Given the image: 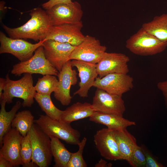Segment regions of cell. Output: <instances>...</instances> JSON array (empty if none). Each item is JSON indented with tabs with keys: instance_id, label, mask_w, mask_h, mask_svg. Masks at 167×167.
Listing matches in <instances>:
<instances>
[{
	"instance_id": "5",
	"label": "cell",
	"mask_w": 167,
	"mask_h": 167,
	"mask_svg": "<svg viewBox=\"0 0 167 167\" xmlns=\"http://www.w3.org/2000/svg\"><path fill=\"white\" fill-rule=\"evenodd\" d=\"M32 143V161L39 167H48L52 162L50 138L35 123L28 133Z\"/></svg>"
},
{
	"instance_id": "1",
	"label": "cell",
	"mask_w": 167,
	"mask_h": 167,
	"mask_svg": "<svg viewBox=\"0 0 167 167\" xmlns=\"http://www.w3.org/2000/svg\"><path fill=\"white\" fill-rule=\"evenodd\" d=\"M29 15L30 19L17 28H10L2 24L3 28L10 37L31 39L36 41L45 39L52 26L46 11L37 7L32 9Z\"/></svg>"
},
{
	"instance_id": "15",
	"label": "cell",
	"mask_w": 167,
	"mask_h": 167,
	"mask_svg": "<svg viewBox=\"0 0 167 167\" xmlns=\"http://www.w3.org/2000/svg\"><path fill=\"white\" fill-rule=\"evenodd\" d=\"M130 60L129 57L124 54L106 52L96 64L99 77L102 78L112 73L128 74L129 71L128 63Z\"/></svg>"
},
{
	"instance_id": "13",
	"label": "cell",
	"mask_w": 167,
	"mask_h": 167,
	"mask_svg": "<svg viewBox=\"0 0 167 167\" xmlns=\"http://www.w3.org/2000/svg\"><path fill=\"white\" fill-rule=\"evenodd\" d=\"M71 60L68 61L64 65L57 76L58 85L54 92L55 98L63 105L67 106L71 103L72 97L70 95V89L72 85H75L78 79L77 72L73 69Z\"/></svg>"
},
{
	"instance_id": "34",
	"label": "cell",
	"mask_w": 167,
	"mask_h": 167,
	"mask_svg": "<svg viewBox=\"0 0 167 167\" xmlns=\"http://www.w3.org/2000/svg\"><path fill=\"white\" fill-rule=\"evenodd\" d=\"M12 164L7 159L0 156V167H13Z\"/></svg>"
},
{
	"instance_id": "27",
	"label": "cell",
	"mask_w": 167,
	"mask_h": 167,
	"mask_svg": "<svg viewBox=\"0 0 167 167\" xmlns=\"http://www.w3.org/2000/svg\"><path fill=\"white\" fill-rule=\"evenodd\" d=\"M55 76L47 75L39 78L34 86L36 92L42 95H51L52 92H55L58 83V79Z\"/></svg>"
},
{
	"instance_id": "36",
	"label": "cell",
	"mask_w": 167,
	"mask_h": 167,
	"mask_svg": "<svg viewBox=\"0 0 167 167\" xmlns=\"http://www.w3.org/2000/svg\"><path fill=\"white\" fill-rule=\"evenodd\" d=\"M6 79L2 78H0V97L2 95V91L4 90L5 86Z\"/></svg>"
},
{
	"instance_id": "10",
	"label": "cell",
	"mask_w": 167,
	"mask_h": 167,
	"mask_svg": "<svg viewBox=\"0 0 167 167\" xmlns=\"http://www.w3.org/2000/svg\"><path fill=\"white\" fill-rule=\"evenodd\" d=\"M134 79L127 74L112 73L97 77L93 86L109 93L122 96L134 87Z\"/></svg>"
},
{
	"instance_id": "16",
	"label": "cell",
	"mask_w": 167,
	"mask_h": 167,
	"mask_svg": "<svg viewBox=\"0 0 167 167\" xmlns=\"http://www.w3.org/2000/svg\"><path fill=\"white\" fill-rule=\"evenodd\" d=\"M94 142L101 155L105 159L122 160L113 130L106 128L97 131L94 136Z\"/></svg>"
},
{
	"instance_id": "32",
	"label": "cell",
	"mask_w": 167,
	"mask_h": 167,
	"mask_svg": "<svg viewBox=\"0 0 167 167\" xmlns=\"http://www.w3.org/2000/svg\"><path fill=\"white\" fill-rule=\"evenodd\" d=\"M72 2L71 0H49L43 3L42 6L46 10L49 9L59 3H69Z\"/></svg>"
},
{
	"instance_id": "6",
	"label": "cell",
	"mask_w": 167,
	"mask_h": 167,
	"mask_svg": "<svg viewBox=\"0 0 167 167\" xmlns=\"http://www.w3.org/2000/svg\"><path fill=\"white\" fill-rule=\"evenodd\" d=\"M59 72L46 58L43 46L38 47L28 60L14 65L11 71V74L16 76L25 73L57 76Z\"/></svg>"
},
{
	"instance_id": "8",
	"label": "cell",
	"mask_w": 167,
	"mask_h": 167,
	"mask_svg": "<svg viewBox=\"0 0 167 167\" xmlns=\"http://www.w3.org/2000/svg\"><path fill=\"white\" fill-rule=\"evenodd\" d=\"M107 47L95 37L87 35L76 46L69 57V60H76L97 64L106 52Z\"/></svg>"
},
{
	"instance_id": "28",
	"label": "cell",
	"mask_w": 167,
	"mask_h": 167,
	"mask_svg": "<svg viewBox=\"0 0 167 167\" xmlns=\"http://www.w3.org/2000/svg\"><path fill=\"white\" fill-rule=\"evenodd\" d=\"M32 149L28 133L23 136L21 143L20 155L23 167H35L37 165L32 161Z\"/></svg>"
},
{
	"instance_id": "35",
	"label": "cell",
	"mask_w": 167,
	"mask_h": 167,
	"mask_svg": "<svg viewBox=\"0 0 167 167\" xmlns=\"http://www.w3.org/2000/svg\"><path fill=\"white\" fill-rule=\"evenodd\" d=\"M112 164L111 163H108L105 160L101 159L95 165V167H111Z\"/></svg>"
},
{
	"instance_id": "4",
	"label": "cell",
	"mask_w": 167,
	"mask_h": 167,
	"mask_svg": "<svg viewBox=\"0 0 167 167\" xmlns=\"http://www.w3.org/2000/svg\"><path fill=\"white\" fill-rule=\"evenodd\" d=\"M34 123L50 138L55 137L73 145H78L80 141V132L73 128L69 123L53 119L44 115H40L38 119L34 120Z\"/></svg>"
},
{
	"instance_id": "2",
	"label": "cell",
	"mask_w": 167,
	"mask_h": 167,
	"mask_svg": "<svg viewBox=\"0 0 167 167\" xmlns=\"http://www.w3.org/2000/svg\"><path fill=\"white\" fill-rule=\"evenodd\" d=\"M32 74L25 73L20 79H11L7 73L6 76L5 86L0 100H5L8 104L13 102L14 97L23 99L22 106L31 107L34 102V99L36 93L33 85Z\"/></svg>"
},
{
	"instance_id": "3",
	"label": "cell",
	"mask_w": 167,
	"mask_h": 167,
	"mask_svg": "<svg viewBox=\"0 0 167 167\" xmlns=\"http://www.w3.org/2000/svg\"><path fill=\"white\" fill-rule=\"evenodd\" d=\"M126 43V47L131 52L142 56L161 53L167 47V42L160 40L142 27L131 36Z\"/></svg>"
},
{
	"instance_id": "11",
	"label": "cell",
	"mask_w": 167,
	"mask_h": 167,
	"mask_svg": "<svg viewBox=\"0 0 167 167\" xmlns=\"http://www.w3.org/2000/svg\"><path fill=\"white\" fill-rule=\"evenodd\" d=\"M92 104L95 111L120 116H123L126 109L122 96L97 88Z\"/></svg>"
},
{
	"instance_id": "18",
	"label": "cell",
	"mask_w": 167,
	"mask_h": 167,
	"mask_svg": "<svg viewBox=\"0 0 167 167\" xmlns=\"http://www.w3.org/2000/svg\"><path fill=\"white\" fill-rule=\"evenodd\" d=\"M72 67H76L79 72L80 81L79 83V88L74 93L79 96L88 97V91L93 86L95 80L98 75L96 64L76 60L71 61Z\"/></svg>"
},
{
	"instance_id": "21",
	"label": "cell",
	"mask_w": 167,
	"mask_h": 167,
	"mask_svg": "<svg viewBox=\"0 0 167 167\" xmlns=\"http://www.w3.org/2000/svg\"><path fill=\"white\" fill-rule=\"evenodd\" d=\"M113 132L122 159L128 162L137 145L136 139L126 128L114 130Z\"/></svg>"
},
{
	"instance_id": "23",
	"label": "cell",
	"mask_w": 167,
	"mask_h": 167,
	"mask_svg": "<svg viewBox=\"0 0 167 167\" xmlns=\"http://www.w3.org/2000/svg\"><path fill=\"white\" fill-rule=\"evenodd\" d=\"M6 101L0 100L1 109L0 111V146L1 147L2 138L5 134L11 127L12 122L21 105L20 102L17 101L11 109L8 112L6 110Z\"/></svg>"
},
{
	"instance_id": "29",
	"label": "cell",
	"mask_w": 167,
	"mask_h": 167,
	"mask_svg": "<svg viewBox=\"0 0 167 167\" xmlns=\"http://www.w3.org/2000/svg\"><path fill=\"white\" fill-rule=\"evenodd\" d=\"M87 141L84 137L78 144L79 149L75 152L72 153L71 158L66 167H86L87 163L84 159L83 153Z\"/></svg>"
},
{
	"instance_id": "31",
	"label": "cell",
	"mask_w": 167,
	"mask_h": 167,
	"mask_svg": "<svg viewBox=\"0 0 167 167\" xmlns=\"http://www.w3.org/2000/svg\"><path fill=\"white\" fill-rule=\"evenodd\" d=\"M141 147L145 156L146 167H163L162 165L156 160L144 146L142 145Z\"/></svg>"
},
{
	"instance_id": "14",
	"label": "cell",
	"mask_w": 167,
	"mask_h": 167,
	"mask_svg": "<svg viewBox=\"0 0 167 167\" xmlns=\"http://www.w3.org/2000/svg\"><path fill=\"white\" fill-rule=\"evenodd\" d=\"M83 27L82 21L75 24L52 26L45 40H52L77 46L85 37L81 31Z\"/></svg>"
},
{
	"instance_id": "9",
	"label": "cell",
	"mask_w": 167,
	"mask_h": 167,
	"mask_svg": "<svg viewBox=\"0 0 167 167\" xmlns=\"http://www.w3.org/2000/svg\"><path fill=\"white\" fill-rule=\"evenodd\" d=\"M46 11L52 26L79 23L83 14L81 5L76 1L58 4Z\"/></svg>"
},
{
	"instance_id": "12",
	"label": "cell",
	"mask_w": 167,
	"mask_h": 167,
	"mask_svg": "<svg viewBox=\"0 0 167 167\" xmlns=\"http://www.w3.org/2000/svg\"><path fill=\"white\" fill-rule=\"evenodd\" d=\"M46 58L59 72L61 71L76 46L52 40H45L43 45Z\"/></svg>"
},
{
	"instance_id": "17",
	"label": "cell",
	"mask_w": 167,
	"mask_h": 167,
	"mask_svg": "<svg viewBox=\"0 0 167 167\" xmlns=\"http://www.w3.org/2000/svg\"><path fill=\"white\" fill-rule=\"evenodd\" d=\"M23 137L16 129L11 127L2 138L0 156L10 161L13 167L19 166L23 164L20 155Z\"/></svg>"
},
{
	"instance_id": "33",
	"label": "cell",
	"mask_w": 167,
	"mask_h": 167,
	"mask_svg": "<svg viewBox=\"0 0 167 167\" xmlns=\"http://www.w3.org/2000/svg\"><path fill=\"white\" fill-rule=\"evenodd\" d=\"M157 87L162 92L164 97L165 106L167 108V80L158 82Z\"/></svg>"
},
{
	"instance_id": "26",
	"label": "cell",
	"mask_w": 167,
	"mask_h": 167,
	"mask_svg": "<svg viewBox=\"0 0 167 167\" xmlns=\"http://www.w3.org/2000/svg\"><path fill=\"white\" fill-rule=\"evenodd\" d=\"M34 99L46 115L53 119L61 120L63 111L59 109L54 105L50 95L36 93Z\"/></svg>"
},
{
	"instance_id": "30",
	"label": "cell",
	"mask_w": 167,
	"mask_h": 167,
	"mask_svg": "<svg viewBox=\"0 0 167 167\" xmlns=\"http://www.w3.org/2000/svg\"><path fill=\"white\" fill-rule=\"evenodd\" d=\"M128 162L133 167H146L145 156L141 146H136Z\"/></svg>"
},
{
	"instance_id": "25",
	"label": "cell",
	"mask_w": 167,
	"mask_h": 167,
	"mask_svg": "<svg viewBox=\"0 0 167 167\" xmlns=\"http://www.w3.org/2000/svg\"><path fill=\"white\" fill-rule=\"evenodd\" d=\"M34 117L29 110L17 112L12 122L11 126L16 129L23 136L27 135L34 123Z\"/></svg>"
},
{
	"instance_id": "22",
	"label": "cell",
	"mask_w": 167,
	"mask_h": 167,
	"mask_svg": "<svg viewBox=\"0 0 167 167\" xmlns=\"http://www.w3.org/2000/svg\"><path fill=\"white\" fill-rule=\"evenodd\" d=\"M142 27L160 40L167 42V13L155 16L151 21L143 24Z\"/></svg>"
},
{
	"instance_id": "20",
	"label": "cell",
	"mask_w": 167,
	"mask_h": 167,
	"mask_svg": "<svg viewBox=\"0 0 167 167\" xmlns=\"http://www.w3.org/2000/svg\"><path fill=\"white\" fill-rule=\"evenodd\" d=\"M95 112L92 104L77 102L63 110L60 120L70 124L75 121L89 118Z\"/></svg>"
},
{
	"instance_id": "19",
	"label": "cell",
	"mask_w": 167,
	"mask_h": 167,
	"mask_svg": "<svg viewBox=\"0 0 167 167\" xmlns=\"http://www.w3.org/2000/svg\"><path fill=\"white\" fill-rule=\"evenodd\" d=\"M89 120L104 125L113 130L126 128L128 126L136 125L135 122L126 119L123 116L98 111H95L89 118Z\"/></svg>"
},
{
	"instance_id": "24",
	"label": "cell",
	"mask_w": 167,
	"mask_h": 167,
	"mask_svg": "<svg viewBox=\"0 0 167 167\" xmlns=\"http://www.w3.org/2000/svg\"><path fill=\"white\" fill-rule=\"evenodd\" d=\"M51 140V150L54 158V167H66L72 153L65 147L59 139L53 137Z\"/></svg>"
},
{
	"instance_id": "7",
	"label": "cell",
	"mask_w": 167,
	"mask_h": 167,
	"mask_svg": "<svg viewBox=\"0 0 167 167\" xmlns=\"http://www.w3.org/2000/svg\"><path fill=\"white\" fill-rule=\"evenodd\" d=\"M45 40L32 44L21 39L8 37L2 32H0V54L9 53L24 62L30 58L35 51L43 45Z\"/></svg>"
}]
</instances>
